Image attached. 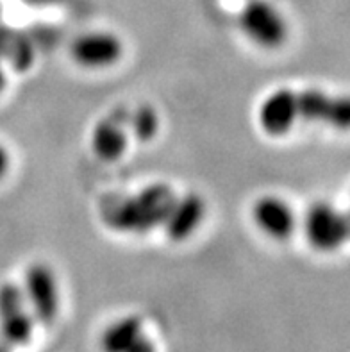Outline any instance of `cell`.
Wrapping results in <instances>:
<instances>
[{
    "instance_id": "6da1fadb",
    "label": "cell",
    "mask_w": 350,
    "mask_h": 352,
    "mask_svg": "<svg viewBox=\"0 0 350 352\" xmlns=\"http://www.w3.org/2000/svg\"><path fill=\"white\" fill-rule=\"evenodd\" d=\"M173 201L175 193L172 188L168 184L155 183L109 206V210L104 213V220L118 232L145 234L163 226Z\"/></svg>"
},
{
    "instance_id": "7a4b0ae2",
    "label": "cell",
    "mask_w": 350,
    "mask_h": 352,
    "mask_svg": "<svg viewBox=\"0 0 350 352\" xmlns=\"http://www.w3.org/2000/svg\"><path fill=\"white\" fill-rule=\"evenodd\" d=\"M304 234L313 249L320 252L338 250L350 238L347 213L329 202H316L306 211Z\"/></svg>"
},
{
    "instance_id": "3957f363",
    "label": "cell",
    "mask_w": 350,
    "mask_h": 352,
    "mask_svg": "<svg viewBox=\"0 0 350 352\" xmlns=\"http://www.w3.org/2000/svg\"><path fill=\"white\" fill-rule=\"evenodd\" d=\"M32 317L25 295L14 283L0 286V335L9 345L22 347L29 344L34 331Z\"/></svg>"
},
{
    "instance_id": "277c9868",
    "label": "cell",
    "mask_w": 350,
    "mask_h": 352,
    "mask_svg": "<svg viewBox=\"0 0 350 352\" xmlns=\"http://www.w3.org/2000/svg\"><path fill=\"white\" fill-rule=\"evenodd\" d=\"M245 34L263 49H279L288 38V23L266 0H252L239 14Z\"/></svg>"
},
{
    "instance_id": "5b68a950",
    "label": "cell",
    "mask_w": 350,
    "mask_h": 352,
    "mask_svg": "<svg viewBox=\"0 0 350 352\" xmlns=\"http://www.w3.org/2000/svg\"><path fill=\"white\" fill-rule=\"evenodd\" d=\"M297 118L325 124L336 129H350V97L329 95L320 89L295 91Z\"/></svg>"
},
{
    "instance_id": "8992f818",
    "label": "cell",
    "mask_w": 350,
    "mask_h": 352,
    "mask_svg": "<svg viewBox=\"0 0 350 352\" xmlns=\"http://www.w3.org/2000/svg\"><path fill=\"white\" fill-rule=\"evenodd\" d=\"M23 295L38 324H54L59 313V285L47 265L34 263L27 268Z\"/></svg>"
},
{
    "instance_id": "52a82bcc",
    "label": "cell",
    "mask_w": 350,
    "mask_h": 352,
    "mask_svg": "<svg viewBox=\"0 0 350 352\" xmlns=\"http://www.w3.org/2000/svg\"><path fill=\"white\" fill-rule=\"evenodd\" d=\"M129 109L115 107L102 120H98L91 133V148L98 160L116 161L127 148Z\"/></svg>"
},
{
    "instance_id": "ba28073f",
    "label": "cell",
    "mask_w": 350,
    "mask_h": 352,
    "mask_svg": "<svg viewBox=\"0 0 350 352\" xmlns=\"http://www.w3.org/2000/svg\"><path fill=\"white\" fill-rule=\"evenodd\" d=\"M124 54V45L113 32H88L72 45V56L86 68L111 67Z\"/></svg>"
},
{
    "instance_id": "9c48e42d",
    "label": "cell",
    "mask_w": 350,
    "mask_h": 352,
    "mask_svg": "<svg viewBox=\"0 0 350 352\" xmlns=\"http://www.w3.org/2000/svg\"><path fill=\"white\" fill-rule=\"evenodd\" d=\"M102 352H157L155 344L146 336L142 318L122 317L104 331L100 338Z\"/></svg>"
},
{
    "instance_id": "30bf717a",
    "label": "cell",
    "mask_w": 350,
    "mask_h": 352,
    "mask_svg": "<svg viewBox=\"0 0 350 352\" xmlns=\"http://www.w3.org/2000/svg\"><path fill=\"white\" fill-rule=\"evenodd\" d=\"M257 118L266 134H270V136L288 134L295 122L298 120L295 91L288 88L275 89L274 94L268 95L259 106Z\"/></svg>"
},
{
    "instance_id": "8fae6325",
    "label": "cell",
    "mask_w": 350,
    "mask_h": 352,
    "mask_svg": "<svg viewBox=\"0 0 350 352\" xmlns=\"http://www.w3.org/2000/svg\"><path fill=\"white\" fill-rule=\"evenodd\" d=\"M206 217V202L199 193L175 197L163 228L172 241H184L199 229Z\"/></svg>"
},
{
    "instance_id": "7c38bea8",
    "label": "cell",
    "mask_w": 350,
    "mask_h": 352,
    "mask_svg": "<svg viewBox=\"0 0 350 352\" xmlns=\"http://www.w3.org/2000/svg\"><path fill=\"white\" fill-rule=\"evenodd\" d=\"M252 214L259 229L275 240H288L297 226L295 213L288 202L275 195H265L257 199Z\"/></svg>"
},
{
    "instance_id": "4fadbf2b",
    "label": "cell",
    "mask_w": 350,
    "mask_h": 352,
    "mask_svg": "<svg viewBox=\"0 0 350 352\" xmlns=\"http://www.w3.org/2000/svg\"><path fill=\"white\" fill-rule=\"evenodd\" d=\"M129 131L140 142H151L160 131V115L149 104L136 107L133 113H129Z\"/></svg>"
},
{
    "instance_id": "5bb4252c",
    "label": "cell",
    "mask_w": 350,
    "mask_h": 352,
    "mask_svg": "<svg viewBox=\"0 0 350 352\" xmlns=\"http://www.w3.org/2000/svg\"><path fill=\"white\" fill-rule=\"evenodd\" d=\"M8 50L11 54V61H13V65L18 70H25V68H29L32 65L34 49H32L31 41L23 38V36H18L14 40H9Z\"/></svg>"
},
{
    "instance_id": "9a60e30c",
    "label": "cell",
    "mask_w": 350,
    "mask_h": 352,
    "mask_svg": "<svg viewBox=\"0 0 350 352\" xmlns=\"http://www.w3.org/2000/svg\"><path fill=\"white\" fill-rule=\"evenodd\" d=\"M9 165H11V160H9V152L6 151V147L0 145V179H4L8 174Z\"/></svg>"
},
{
    "instance_id": "2e32d148",
    "label": "cell",
    "mask_w": 350,
    "mask_h": 352,
    "mask_svg": "<svg viewBox=\"0 0 350 352\" xmlns=\"http://www.w3.org/2000/svg\"><path fill=\"white\" fill-rule=\"evenodd\" d=\"M4 88H6V76H4V70L0 68V94L4 91Z\"/></svg>"
},
{
    "instance_id": "e0dca14e",
    "label": "cell",
    "mask_w": 350,
    "mask_h": 352,
    "mask_svg": "<svg viewBox=\"0 0 350 352\" xmlns=\"http://www.w3.org/2000/svg\"><path fill=\"white\" fill-rule=\"evenodd\" d=\"M347 222H349V232H350V211L347 213Z\"/></svg>"
}]
</instances>
